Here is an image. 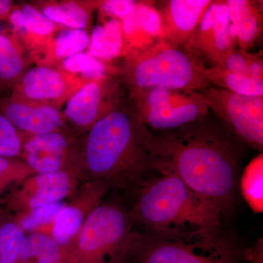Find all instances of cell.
<instances>
[{"label": "cell", "instance_id": "cell-29", "mask_svg": "<svg viewBox=\"0 0 263 263\" xmlns=\"http://www.w3.org/2000/svg\"><path fill=\"white\" fill-rule=\"evenodd\" d=\"M62 66L72 75L81 73L86 81L99 80L106 76L105 65L89 53H79L68 57Z\"/></svg>", "mask_w": 263, "mask_h": 263}, {"label": "cell", "instance_id": "cell-31", "mask_svg": "<svg viewBox=\"0 0 263 263\" xmlns=\"http://www.w3.org/2000/svg\"><path fill=\"white\" fill-rule=\"evenodd\" d=\"M20 9L24 16V32L45 37L54 30L55 24L32 5H22Z\"/></svg>", "mask_w": 263, "mask_h": 263}, {"label": "cell", "instance_id": "cell-34", "mask_svg": "<svg viewBox=\"0 0 263 263\" xmlns=\"http://www.w3.org/2000/svg\"><path fill=\"white\" fill-rule=\"evenodd\" d=\"M10 23L15 30L19 32H24V16L21 9L13 10L9 15Z\"/></svg>", "mask_w": 263, "mask_h": 263}, {"label": "cell", "instance_id": "cell-16", "mask_svg": "<svg viewBox=\"0 0 263 263\" xmlns=\"http://www.w3.org/2000/svg\"><path fill=\"white\" fill-rule=\"evenodd\" d=\"M0 114L29 136L60 131L63 123V117L57 107L28 103L12 96L1 102Z\"/></svg>", "mask_w": 263, "mask_h": 263}, {"label": "cell", "instance_id": "cell-13", "mask_svg": "<svg viewBox=\"0 0 263 263\" xmlns=\"http://www.w3.org/2000/svg\"><path fill=\"white\" fill-rule=\"evenodd\" d=\"M24 162L34 174L74 170V154L68 138L60 131L29 136L23 141Z\"/></svg>", "mask_w": 263, "mask_h": 263}, {"label": "cell", "instance_id": "cell-33", "mask_svg": "<svg viewBox=\"0 0 263 263\" xmlns=\"http://www.w3.org/2000/svg\"><path fill=\"white\" fill-rule=\"evenodd\" d=\"M136 4L131 0H108L102 2L101 8L105 13L123 19L130 14Z\"/></svg>", "mask_w": 263, "mask_h": 263}, {"label": "cell", "instance_id": "cell-25", "mask_svg": "<svg viewBox=\"0 0 263 263\" xmlns=\"http://www.w3.org/2000/svg\"><path fill=\"white\" fill-rule=\"evenodd\" d=\"M219 67L230 72L243 74L257 79H263L262 51L250 53L234 48L223 57Z\"/></svg>", "mask_w": 263, "mask_h": 263}, {"label": "cell", "instance_id": "cell-37", "mask_svg": "<svg viewBox=\"0 0 263 263\" xmlns=\"http://www.w3.org/2000/svg\"><path fill=\"white\" fill-rule=\"evenodd\" d=\"M64 263H65V262H64Z\"/></svg>", "mask_w": 263, "mask_h": 263}, {"label": "cell", "instance_id": "cell-22", "mask_svg": "<svg viewBox=\"0 0 263 263\" xmlns=\"http://www.w3.org/2000/svg\"><path fill=\"white\" fill-rule=\"evenodd\" d=\"M26 62L16 40L0 33V86H14L24 76Z\"/></svg>", "mask_w": 263, "mask_h": 263}, {"label": "cell", "instance_id": "cell-14", "mask_svg": "<svg viewBox=\"0 0 263 263\" xmlns=\"http://www.w3.org/2000/svg\"><path fill=\"white\" fill-rule=\"evenodd\" d=\"M109 189L103 182L87 181L76 192L71 203L66 204L58 213L52 224L50 235L62 248L75 238L86 217L101 203Z\"/></svg>", "mask_w": 263, "mask_h": 263}, {"label": "cell", "instance_id": "cell-15", "mask_svg": "<svg viewBox=\"0 0 263 263\" xmlns=\"http://www.w3.org/2000/svg\"><path fill=\"white\" fill-rule=\"evenodd\" d=\"M213 0H169L155 8L160 15L162 38L183 47L195 32Z\"/></svg>", "mask_w": 263, "mask_h": 263}, {"label": "cell", "instance_id": "cell-18", "mask_svg": "<svg viewBox=\"0 0 263 263\" xmlns=\"http://www.w3.org/2000/svg\"><path fill=\"white\" fill-rule=\"evenodd\" d=\"M230 35L237 48L249 51L262 32V9L260 2L250 0L226 1Z\"/></svg>", "mask_w": 263, "mask_h": 263}, {"label": "cell", "instance_id": "cell-12", "mask_svg": "<svg viewBox=\"0 0 263 263\" xmlns=\"http://www.w3.org/2000/svg\"><path fill=\"white\" fill-rule=\"evenodd\" d=\"M78 176L72 171L33 174L22 183L10 205L15 210L24 212L62 201L77 191Z\"/></svg>", "mask_w": 263, "mask_h": 263}, {"label": "cell", "instance_id": "cell-11", "mask_svg": "<svg viewBox=\"0 0 263 263\" xmlns=\"http://www.w3.org/2000/svg\"><path fill=\"white\" fill-rule=\"evenodd\" d=\"M87 82L63 71L38 67L24 74L13 87L11 96L28 103L57 107Z\"/></svg>", "mask_w": 263, "mask_h": 263}, {"label": "cell", "instance_id": "cell-20", "mask_svg": "<svg viewBox=\"0 0 263 263\" xmlns=\"http://www.w3.org/2000/svg\"><path fill=\"white\" fill-rule=\"evenodd\" d=\"M122 24L117 19L108 21L93 29L89 43V54L95 58L110 60L124 50Z\"/></svg>", "mask_w": 263, "mask_h": 263}, {"label": "cell", "instance_id": "cell-4", "mask_svg": "<svg viewBox=\"0 0 263 263\" xmlns=\"http://www.w3.org/2000/svg\"><path fill=\"white\" fill-rule=\"evenodd\" d=\"M205 67L182 47L160 39L127 56L124 78L129 91L164 87L200 91L211 86Z\"/></svg>", "mask_w": 263, "mask_h": 263}, {"label": "cell", "instance_id": "cell-27", "mask_svg": "<svg viewBox=\"0 0 263 263\" xmlns=\"http://www.w3.org/2000/svg\"><path fill=\"white\" fill-rule=\"evenodd\" d=\"M25 233L15 221L0 227V263H18Z\"/></svg>", "mask_w": 263, "mask_h": 263}, {"label": "cell", "instance_id": "cell-7", "mask_svg": "<svg viewBox=\"0 0 263 263\" xmlns=\"http://www.w3.org/2000/svg\"><path fill=\"white\" fill-rule=\"evenodd\" d=\"M132 104L150 131L172 130L205 119L211 113L199 91L151 87L131 90Z\"/></svg>", "mask_w": 263, "mask_h": 263}, {"label": "cell", "instance_id": "cell-28", "mask_svg": "<svg viewBox=\"0 0 263 263\" xmlns=\"http://www.w3.org/2000/svg\"><path fill=\"white\" fill-rule=\"evenodd\" d=\"M89 34L84 29H66L57 36L53 43L55 55L58 58H68L82 53L89 46Z\"/></svg>", "mask_w": 263, "mask_h": 263}, {"label": "cell", "instance_id": "cell-17", "mask_svg": "<svg viewBox=\"0 0 263 263\" xmlns=\"http://www.w3.org/2000/svg\"><path fill=\"white\" fill-rule=\"evenodd\" d=\"M122 24L127 56L162 39L160 15L150 3H137L130 14L123 18Z\"/></svg>", "mask_w": 263, "mask_h": 263}, {"label": "cell", "instance_id": "cell-21", "mask_svg": "<svg viewBox=\"0 0 263 263\" xmlns=\"http://www.w3.org/2000/svg\"><path fill=\"white\" fill-rule=\"evenodd\" d=\"M205 76L211 86L246 96H263V79L230 72L219 66L205 67Z\"/></svg>", "mask_w": 263, "mask_h": 263}, {"label": "cell", "instance_id": "cell-19", "mask_svg": "<svg viewBox=\"0 0 263 263\" xmlns=\"http://www.w3.org/2000/svg\"><path fill=\"white\" fill-rule=\"evenodd\" d=\"M64 249L51 235L33 232L25 235L18 263H64Z\"/></svg>", "mask_w": 263, "mask_h": 263}, {"label": "cell", "instance_id": "cell-2", "mask_svg": "<svg viewBox=\"0 0 263 263\" xmlns=\"http://www.w3.org/2000/svg\"><path fill=\"white\" fill-rule=\"evenodd\" d=\"M148 130L133 104H120L95 123L81 149L75 151L76 174L109 188L133 191L156 173L147 143Z\"/></svg>", "mask_w": 263, "mask_h": 263}, {"label": "cell", "instance_id": "cell-24", "mask_svg": "<svg viewBox=\"0 0 263 263\" xmlns=\"http://www.w3.org/2000/svg\"><path fill=\"white\" fill-rule=\"evenodd\" d=\"M42 13L53 23L63 24L72 29L86 28L90 18L89 10L74 2L46 5L42 8Z\"/></svg>", "mask_w": 263, "mask_h": 263}, {"label": "cell", "instance_id": "cell-35", "mask_svg": "<svg viewBox=\"0 0 263 263\" xmlns=\"http://www.w3.org/2000/svg\"><path fill=\"white\" fill-rule=\"evenodd\" d=\"M12 11V2L9 0H0V20L9 18Z\"/></svg>", "mask_w": 263, "mask_h": 263}, {"label": "cell", "instance_id": "cell-10", "mask_svg": "<svg viewBox=\"0 0 263 263\" xmlns=\"http://www.w3.org/2000/svg\"><path fill=\"white\" fill-rule=\"evenodd\" d=\"M120 104L119 85L106 76L89 81L78 90L67 101L65 117L74 126L89 131Z\"/></svg>", "mask_w": 263, "mask_h": 263}, {"label": "cell", "instance_id": "cell-5", "mask_svg": "<svg viewBox=\"0 0 263 263\" xmlns=\"http://www.w3.org/2000/svg\"><path fill=\"white\" fill-rule=\"evenodd\" d=\"M193 233L132 234L126 249L133 251L137 263H238L236 251L219 233L206 232L191 241Z\"/></svg>", "mask_w": 263, "mask_h": 263}, {"label": "cell", "instance_id": "cell-9", "mask_svg": "<svg viewBox=\"0 0 263 263\" xmlns=\"http://www.w3.org/2000/svg\"><path fill=\"white\" fill-rule=\"evenodd\" d=\"M229 26L226 1H213L182 48L204 65L218 66L228 52L237 48Z\"/></svg>", "mask_w": 263, "mask_h": 263}, {"label": "cell", "instance_id": "cell-8", "mask_svg": "<svg viewBox=\"0 0 263 263\" xmlns=\"http://www.w3.org/2000/svg\"><path fill=\"white\" fill-rule=\"evenodd\" d=\"M199 92L230 133L246 146L262 153L263 97L235 94L214 86Z\"/></svg>", "mask_w": 263, "mask_h": 263}, {"label": "cell", "instance_id": "cell-32", "mask_svg": "<svg viewBox=\"0 0 263 263\" xmlns=\"http://www.w3.org/2000/svg\"><path fill=\"white\" fill-rule=\"evenodd\" d=\"M34 174V171L22 161L0 157V184L11 181L22 183Z\"/></svg>", "mask_w": 263, "mask_h": 263}, {"label": "cell", "instance_id": "cell-23", "mask_svg": "<svg viewBox=\"0 0 263 263\" xmlns=\"http://www.w3.org/2000/svg\"><path fill=\"white\" fill-rule=\"evenodd\" d=\"M242 195L256 214L263 212V155L259 153L246 166L240 179Z\"/></svg>", "mask_w": 263, "mask_h": 263}, {"label": "cell", "instance_id": "cell-3", "mask_svg": "<svg viewBox=\"0 0 263 263\" xmlns=\"http://www.w3.org/2000/svg\"><path fill=\"white\" fill-rule=\"evenodd\" d=\"M133 221L152 233L181 234L183 228L219 233L223 211L171 174L155 173L133 190Z\"/></svg>", "mask_w": 263, "mask_h": 263}, {"label": "cell", "instance_id": "cell-26", "mask_svg": "<svg viewBox=\"0 0 263 263\" xmlns=\"http://www.w3.org/2000/svg\"><path fill=\"white\" fill-rule=\"evenodd\" d=\"M65 205L63 202L60 201L30 209L22 213L15 222L24 233L38 232L50 235L52 224L55 218Z\"/></svg>", "mask_w": 263, "mask_h": 263}, {"label": "cell", "instance_id": "cell-36", "mask_svg": "<svg viewBox=\"0 0 263 263\" xmlns=\"http://www.w3.org/2000/svg\"><path fill=\"white\" fill-rule=\"evenodd\" d=\"M134 263H137V262H134Z\"/></svg>", "mask_w": 263, "mask_h": 263}, {"label": "cell", "instance_id": "cell-30", "mask_svg": "<svg viewBox=\"0 0 263 263\" xmlns=\"http://www.w3.org/2000/svg\"><path fill=\"white\" fill-rule=\"evenodd\" d=\"M23 139L15 126L0 114V157L12 158L22 155Z\"/></svg>", "mask_w": 263, "mask_h": 263}, {"label": "cell", "instance_id": "cell-6", "mask_svg": "<svg viewBox=\"0 0 263 263\" xmlns=\"http://www.w3.org/2000/svg\"><path fill=\"white\" fill-rule=\"evenodd\" d=\"M133 218L122 208L101 204L84 221L80 231L64 249L65 263H108L125 250Z\"/></svg>", "mask_w": 263, "mask_h": 263}, {"label": "cell", "instance_id": "cell-1", "mask_svg": "<svg viewBox=\"0 0 263 263\" xmlns=\"http://www.w3.org/2000/svg\"><path fill=\"white\" fill-rule=\"evenodd\" d=\"M147 143L156 173L175 175L223 212L231 208L247 146L212 111L202 120L172 130L148 129Z\"/></svg>", "mask_w": 263, "mask_h": 263}]
</instances>
